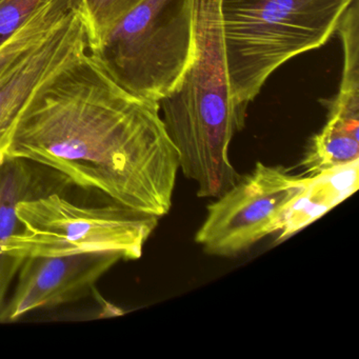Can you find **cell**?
Listing matches in <instances>:
<instances>
[{"label":"cell","mask_w":359,"mask_h":359,"mask_svg":"<svg viewBox=\"0 0 359 359\" xmlns=\"http://www.w3.org/2000/svg\"><path fill=\"white\" fill-rule=\"evenodd\" d=\"M10 159L53 170L157 218L171 210L180 170L158 104L128 91L95 50L34 100L14 133Z\"/></svg>","instance_id":"obj_1"},{"label":"cell","mask_w":359,"mask_h":359,"mask_svg":"<svg viewBox=\"0 0 359 359\" xmlns=\"http://www.w3.org/2000/svg\"><path fill=\"white\" fill-rule=\"evenodd\" d=\"M193 54L176 87L159 102L180 170L197 196L216 198L241 177L231 161L233 138L243 130L229 81L222 0H194Z\"/></svg>","instance_id":"obj_2"},{"label":"cell","mask_w":359,"mask_h":359,"mask_svg":"<svg viewBox=\"0 0 359 359\" xmlns=\"http://www.w3.org/2000/svg\"><path fill=\"white\" fill-rule=\"evenodd\" d=\"M352 1L222 0L229 81L241 121L273 72L327 43Z\"/></svg>","instance_id":"obj_3"},{"label":"cell","mask_w":359,"mask_h":359,"mask_svg":"<svg viewBox=\"0 0 359 359\" xmlns=\"http://www.w3.org/2000/svg\"><path fill=\"white\" fill-rule=\"evenodd\" d=\"M20 228L4 241L11 257H56L88 253H117L140 259L158 218L117 203L87 207L57 193L22 199L16 205Z\"/></svg>","instance_id":"obj_4"},{"label":"cell","mask_w":359,"mask_h":359,"mask_svg":"<svg viewBox=\"0 0 359 359\" xmlns=\"http://www.w3.org/2000/svg\"><path fill=\"white\" fill-rule=\"evenodd\" d=\"M194 0H142L108 31L95 51L131 93L159 104L193 54Z\"/></svg>","instance_id":"obj_5"},{"label":"cell","mask_w":359,"mask_h":359,"mask_svg":"<svg viewBox=\"0 0 359 359\" xmlns=\"http://www.w3.org/2000/svg\"><path fill=\"white\" fill-rule=\"evenodd\" d=\"M306 182L283 165L258 161L251 173L208 205L195 241L205 253L220 257L248 251L281 230L290 203Z\"/></svg>","instance_id":"obj_6"},{"label":"cell","mask_w":359,"mask_h":359,"mask_svg":"<svg viewBox=\"0 0 359 359\" xmlns=\"http://www.w3.org/2000/svg\"><path fill=\"white\" fill-rule=\"evenodd\" d=\"M95 48L81 0L60 27L24 56L0 81V168L18 123L41 92Z\"/></svg>","instance_id":"obj_7"},{"label":"cell","mask_w":359,"mask_h":359,"mask_svg":"<svg viewBox=\"0 0 359 359\" xmlns=\"http://www.w3.org/2000/svg\"><path fill=\"white\" fill-rule=\"evenodd\" d=\"M121 259L117 253L27 258L18 272L13 295L0 311V323H15L34 311L88 297Z\"/></svg>","instance_id":"obj_8"},{"label":"cell","mask_w":359,"mask_h":359,"mask_svg":"<svg viewBox=\"0 0 359 359\" xmlns=\"http://www.w3.org/2000/svg\"><path fill=\"white\" fill-rule=\"evenodd\" d=\"M344 49V68L335 97L325 100L327 118L319 132L338 142H359V7L353 0L336 30Z\"/></svg>","instance_id":"obj_9"},{"label":"cell","mask_w":359,"mask_h":359,"mask_svg":"<svg viewBox=\"0 0 359 359\" xmlns=\"http://www.w3.org/2000/svg\"><path fill=\"white\" fill-rule=\"evenodd\" d=\"M359 187V159L306 177L302 190L285 212L277 241L293 236L336 205L352 196Z\"/></svg>","instance_id":"obj_10"},{"label":"cell","mask_w":359,"mask_h":359,"mask_svg":"<svg viewBox=\"0 0 359 359\" xmlns=\"http://www.w3.org/2000/svg\"><path fill=\"white\" fill-rule=\"evenodd\" d=\"M30 165L28 161L10 159L0 168V311L5 306L10 285L25 262L3 254L1 245L20 228L16 216L18 203L39 195L36 192L39 180Z\"/></svg>","instance_id":"obj_11"},{"label":"cell","mask_w":359,"mask_h":359,"mask_svg":"<svg viewBox=\"0 0 359 359\" xmlns=\"http://www.w3.org/2000/svg\"><path fill=\"white\" fill-rule=\"evenodd\" d=\"M81 0H45L18 31L0 45V81L28 54L43 43Z\"/></svg>","instance_id":"obj_12"},{"label":"cell","mask_w":359,"mask_h":359,"mask_svg":"<svg viewBox=\"0 0 359 359\" xmlns=\"http://www.w3.org/2000/svg\"><path fill=\"white\" fill-rule=\"evenodd\" d=\"M140 1L142 0H83L95 41V49L115 22Z\"/></svg>","instance_id":"obj_13"},{"label":"cell","mask_w":359,"mask_h":359,"mask_svg":"<svg viewBox=\"0 0 359 359\" xmlns=\"http://www.w3.org/2000/svg\"><path fill=\"white\" fill-rule=\"evenodd\" d=\"M45 0H0V45L12 36Z\"/></svg>","instance_id":"obj_14"}]
</instances>
